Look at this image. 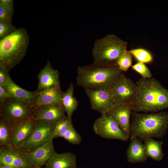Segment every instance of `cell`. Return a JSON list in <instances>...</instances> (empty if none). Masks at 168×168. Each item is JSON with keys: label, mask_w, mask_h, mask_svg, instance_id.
<instances>
[{"label": "cell", "mask_w": 168, "mask_h": 168, "mask_svg": "<svg viewBox=\"0 0 168 168\" xmlns=\"http://www.w3.org/2000/svg\"><path fill=\"white\" fill-rule=\"evenodd\" d=\"M133 101V111L157 112L168 109V89L154 77L140 78Z\"/></svg>", "instance_id": "obj_1"}, {"label": "cell", "mask_w": 168, "mask_h": 168, "mask_svg": "<svg viewBox=\"0 0 168 168\" xmlns=\"http://www.w3.org/2000/svg\"><path fill=\"white\" fill-rule=\"evenodd\" d=\"M130 138L141 140L162 138L168 130V112L142 113L133 111L131 115Z\"/></svg>", "instance_id": "obj_2"}, {"label": "cell", "mask_w": 168, "mask_h": 168, "mask_svg": "<svg viewBox=\"0 0 168 168\" xmlns=\"http://www.w3.org/2000/svg\"><path fill=\"white\" fill-rule=\"evenodd\" d=\"M122 72L118 65L105 66L93 62L78 68L77 84L85 90L111 89Z\"/></svg>", "instance_id": "obj_3"}, {"label": "cell", "mask_w": 168, "mask_h": 168, "mask_svg": "<svg viewBox=\"0 0 168 168\" xmlns=\"http://www.w3.org/2000/svg\"><path fill=\"white\" fill-rule=\"evenodd\" d=\"M29 43V35L23 28L0 40V68L10 71L18 64L25 56Z\"/></svg>", "instance_id": "obj_4"}, {"label": "cell", "mask_w": 168, "mask_h": 168, "mask_svg": "<svg viewBox=\"0 0 168 168\" xmlns=\"http://www.w3.org/2000/svg\"><path fill=\"white\" fill-rule=\"evenodd\" d=\"M128 43L114 34L96 40L92 50L94 63L105 66L117 65L120 57L127 51Z\"/></svg>", "instance_id": "obj_5"}, {"label": "cell", "mask_w": 168, "mask_h": 168, "mask_svg": "<svg viewBox=\"0 0 168 168\" xmlns=\"http://www.w3.org/2000/svg\"><path fill=\"white\" fill-rule=\"evenodd\" d=\"M56 124L43 120H35V127L30 136L16 150L27 154L53 139V135Z\"/></svg>", "instance_id": "obj_6"}, {"label": "cell", "mask_w": 168, "mask_h": 168, "mask_svg": "<svg viewBox=\"0 0 168 168\" xmlns=\"http://www.w3.org/2000/svg\"><path fill=\"white\" fill-rule=\"evenodd\" d=\"M0 118L13 122L33 117V108L29 104L10 97L0 104Z\"/></svg>", "instance_id": "obj_7"}, {"label": "cell", "mask_w": 168, "mask_h": 168, "mask_svg": "<svg viewBox=\"0 0 168 168\" xmlns=\"http://www.w3.org/2000/svg\"><path fill=\"white\" fill-rule=\"evenodd\" d=\"M93 128L94 132L103 138L123 141H127L128 139L115 121L106 114H101L97 118Z\"/></svg>", "instance_id": "obj_8"}, {"label": "cell", "mask_w": 168, "mask_h": 168, "mask_svg": "<svg viewBox=\"0 0 168 168\" xmlns=\"http://www.w3.org/2000/svg\"><path fill=\"white\" fill-rule=\"evenodd\" d=\"M110 91L114 104L132 103L136 92L137 85L122 73Z\"/></svg>", "instance_id": "obj_9"}, {"label": "cell", "mask_w": 168, "mask_h": 168, "mask_svg": "<svg viewBox=\"0 0 168 168\" xmlns=\"http://www.w3.org/2000/svg\"><path fill=\"white\" fill-rule=\"evenodd\" d=\"M10 123L12 134L10 148L17 149L30 136L35 127V120L31 117Z\"/></svg>", "instance_id": "obj_10"}, {"label": "cell", "mask_w": 168, "mask_h": 168, "mask_svg": "<svg viewBox=\"0 0 168 168\" xmlns=\"http://www.w3.org/2000/svg\"><path fill=\"white\" fill-rule=\"evenodd\" d=\"M92 109L101 114H105L114 105L112 99L110 89L86 90Z\"/></svg>", "instance_id": "obj_11"}, {"label": "cell", "mask_w": 168, "mask_h": 168, "mask_svg": "<svg viewBox=\"0 0 168 168\" xmlns=\"http://www.w3.org/2000/svg\"><path fill=\"white\" fill-rule=\"evenodd\" d=\"M133 110V103H121L114 104L105 114L115 121L128 139L130 138V118Z\"/></svg>", "instance_id": "obj_12"}, {"label": "cell", "mask_w": 168, "mask_h": 168, "mask_svg": "<svg viewBox=\"0 0 168 168\" xmlns=\"http://www.w3.org/2000/svg\"><path fill=\"white\" fill-rule=\"evenodd\" d=\"M0 163L12 168H34L27 153L6 146H0Z\"/></svg>", "instance_id": "obj_13"}, {"label": "cell", "mask_w": 168, "mask_h": 168, "mask_svg": "<svg viewBox=\"0 0 168 168\" xmlns=\"http://www.w3.org/2000/svg\"><path fill=\"white\" fill-rule=\"evenodd\" d=\"M33 113L35 120H43L52 123H56L67 117L61 103L39 106L33 109Z\"/></svg>", "instance_id": "obj_14"}, {"label": "cell", "mask_w": 168, "mask_h": 168, "mask_svg": "<svg viewBox=\"0 0 168 168\" xmlns=\"http://www.w3.org/2000/svg\"><path fill=\"white\" fill-rule=\"evenodd\" d=\"M53 139L27 153L29 161L35 167L45 165L56 152Z\"/></svg>", "instance_id": "obj_15"}, {"label": "cell", "mask_w": 168, "mask_h": 168, "mask_svg": "<svg viewBox=\"0 0 168 168\" xmlns=\"http://www.w3.org/2000/svg\"><path fill=\"white\" fill-rule=\"evenodd\" d=\"M37 77L38 83L36 90L38 92L60 84L59 72L53 68L49 60L39 72Z\"/></svg>", "instance_id": "obj_16"}, {"label": "cell", "mask_w": 168, "mask_h": 168, "mask_svg": "<svg viewBox=\"0 0 168 168\" xmlns=\"http://www.w3.org/2000/svg\"><path fill=\"white\" fill-rule=\"evenodd\" d=\"M3 86L10 97L26 102L31 105L33 108L38 94L36 90L34 91L26 90L17 85L10 77Z\"/></svg>", "instance_id": "obj_17"}, {"label": "cell", "mask_w": 168, "mask_h": 168, "mask_svg": "<svg viewBox=\"0 0 168 168\" xmlns=\"http://www.w3.org/2000/svg\"><path fill=\"white\" fill-rule=\"evenodd\" d=\"M129 139L130 143L126 151L128 161L132 163L145 162L148 156L142 140L135 137L130 138Z\"/></svg>", "instance_id": "obj_18"}, {"label": "cell", "mask_w": 168, "mask_h": 168, "mask_svg": "<svg viewBox=\"0 0 168 168\" xmlns=\"http://www.w3.org/2000/svg\"><path fill=\"white\" fill-rule=\"evenodd\" d=\"M38 92L37 100L33 108L42 105L61 103L63 92L61 90L60 84Z\"/></svg>", "instance_id": "obj_19"}, {"label": "cell", "mask_w": 168, "mask_h": 168, "mask_svg": "<svg viewBox=\"0 0 168 168\" xmlns=\"http://www.w3.org/2000/svg\"><path fill=\"white\" fill-rule=\"evenodd\" d=\"M76 155L71 152H56L45 165V168H76Z\"/></svg>", "instance_id": "obj_20"}, {"label": "cell", "mask_w": 168, "mask_h": 168, "mask_svg": "<svg viewBox=\"0 0 168 168\" xmlns=\"http://www.w3.org/2000/svg\"><path fill=\"white\" fill-rule=\"evenodd\" d=\"M74 85L71 83L67 90L63 92L61 100L67 116L70 119H72V114L78 105L77 100L74 96Z\"/></svg>", "instance_id": "obj_21"}, {"label": "cell", "mask_w": 168, "mask_h": 168, "mask_svg": "<svg viewBox=\"0 0 168 168\" xmlns=\"http://www.w3.org/2000/svg\"><path fill=\"white\" fill-rule=\"evenodd\" d=\"M144 141V146L146 154L152 160L160 161L164 156L162 145L163 140H155L152 138H148Z\"/></svg>", "instance_id": "obj_22"}, {"label": "cell", "mask_w": 168, "mask_h": 168, "mask_svg": "<svg viewBox=\"0 0 168 168\" xmlns=\"http://www.w3.org/2000/svg\"><path fill=\"white\" fill-rule=\"evenodd\" d=\"M12 134L10 123L7 120L0 118V145L11 148Z\"/></svg>", "instance_id": "obj_23"}, {"label": "cell", "mask_w": 168, "mask_h": 168, "mask_svg": "<svg viewBox=\"0 0 168 168\" xmlns=\"http://www.w3.org/2000/svg\"><path fill=\"white\" fill-rule=\"evenodd\" d=\"M128 51L134 57L138 62L144 63H149L153 61V57L152 54L145 49L136 48Z\"/></svg>", "instance_id": "obj_24"}, {"label": "cell", "mask_w": 168, "mask_h": 168, "mask_svg": "<svg viewBox=\"0 0 168 168\" xmlns=\"http://www.w3.org/2000/svg\"><path fill=\"white\" fill-rule=\"evenodd\" d=\"M73 125L72 119L67 116L56 123L54 130L53 138L63 137L68 130Z\"/></svg>", "instance_id": "obj_25"}, {"label": "cell", "mask_w": 168, "mask_h": 168, "mask_svg": "<svg viewBox=\"0 0 168 168\" xmlns=\"http://www.w3.org/2000/svg\"><path fill=\"white\" fill-rule=\"evenodd\" d=\"M133 56L127 50L118 59L117 64L122 71L127 72L132 66Z\"/></svg>", "instance_id": "obj_26"}, {"label": "cell", "mask_w": 168, "mask_h": 168, "mask_svg": "<svg viewBox=\"0 0 168 168\" xmlns=\"http://www.w3.org/2000/svg\"><path fill=\"white\" fill-rule=\"evenodd\" d=\"M63 138L74 145L79 144L82 140L81 136L76 130L73 125L68 130Z\"/></svg>", "instance_id": "obj_27"}, {"label": "cell", "mask_w": 168, "mask_h": 168, "mask_svg": "<svg viewBox=\"0 0 168 168\" xmlns=\"http://www.w3.org/2000/svg\"><path fill=\"white\" fill-rule=\"evenodd\" d=\"M132 68L134 71L140 74L142 78L149 79L152 77L150 70L143 63L138 62L132 65Z\"/></svg>", "instance_id": "obj_28"}, {"label": "cell", "mask_w": 168, "mask_h": 168, "mask_svg": "<svg viewBox=\"0 0 168 168\" xmlns=\"http://www.w3.org/2000/svg\"><path fill=\"white\" fill-rule=\"evenodd\" d=\"M16 29L12 22L0 21V40L10 35Z\"/></svg>", "instance_id": "obj_29"}, {"label": "cell", "mask_w": 168, "mask_h": 168, "mask_svg": "<svg viewBox=\"0 0 168 168\" xmlns=\"http://www.w3.org/2000/svg\"><path fill=\"white\" fill-rule=\"evenodd\" d=\"M14 8L0 6V21L12 22Z\"/></svg>", "instance_id": "obj_30"}, {"label": "cell", "mask_w": 168, "mask_h": 168, "mask_svg": "<svg viewBox=\"0 0 168 168\" xmlns=\"http://www.w3.org/2000/svg\"><path fill=\"white\" fill-rule=\"evenodd\" d=\"M9 71L0 68V86H3L10 77Z\"/></svg>", "instance_id": "obj_31"}, {"label": "cell", "mask_w": 168, "mask_h": 168, "mask_svg": "<svg viewBox=\"0 0 168 168\" xmlns=\"http://www.w3.org/2000/svg\"><path fill=\"white\" fill-rule=\"evenodd\" d=\"M10 96L3 86H0V104L4 103Z\"/></svg>", "instance_id": "obj_32"}, {"label": "cell", "mask_w": 168, "mask_h": 168, "mask_svg": "<svg viewBox=\"0 0 168 168\" xmlns=\"http://www.w3.org/2000/svg\"><path fill=\"white\" fill-rule=\"evenodd\" d=\"M0 6L14 8V1L13 0H0Z\"/></svg>", "instance_id": "obj_33"}, {"label": "cell", "mask_w": 168, "mask_h": 168, "mask_svg": "<svg viewBox=\"0 0 168 168\" xmlns=\"http://www.w3.org/2000/svg\"><path fill=\"white\" fill-rule=\"evenodd\" d=\"M0 168H12L10 167L0 163Z\"/></svg>", "instance_id": "obj_34"}, {"label": "cell", "mask_w": 168, "mask_h": 168, "mask_svg": "<svg viewBox=\"0 0 168 168\" xmlns=\"http://www.w3.org/2000/svg\"><path fill=\"white\" fill-rule=\"evenodd\" d=\"M34 168H45L44 167L43 168V167H35Z\"/></svg>", "instance_id": "obj_35"}, {"label": "cell", "mask_w": 168, "mask_h": 168, "mask_svg": "<svg viewBox=\"0 0 168 168\" xmlns=\"http://www.w3.org/2000/svg\"><path fill=\"white\" fill-rule=\"evenodd\" d=\"M82 168V167L77 168H77Z\"/></svg>", "instance_id": "obj_36"}]
</instances>
